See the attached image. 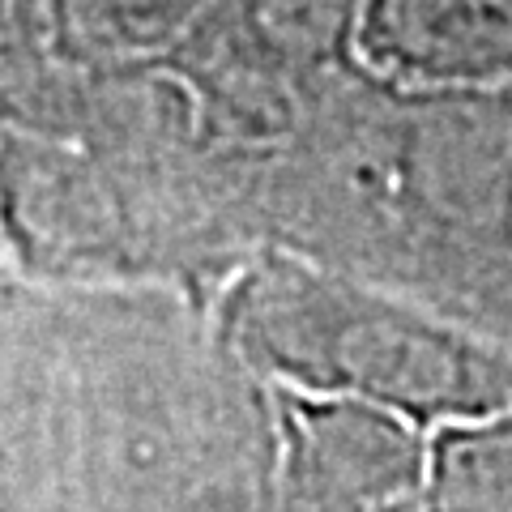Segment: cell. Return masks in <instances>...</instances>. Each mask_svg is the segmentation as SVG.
<instances>
[{
  "instance_id": "obj_1",
  "label": "cell",
  "mask_w": 512,
  "mask_h": 512,
  "mask_svg": "<svg viewBox=\"0 0 512 512\" xmlns=\"http://www.w3.org/2000/svg\"><path fill=\"white\" fill-rule=\"evenodd\" d=\"M359 43L397 77L512 73V0H363Z\"/></svg>"
}]
</instances>
